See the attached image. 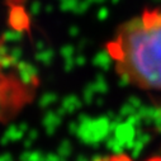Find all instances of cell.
I'll list each match as a JSON object with an SVG mask.
<instances>
[{"label": "cell", "mask_w": 161, "mask_h": 161, "mask_svg": "<svg viewBox=\"0 0 161 161\" xmlns=\"http://www.w3.org/2000/svg\"><path fill=\"white\" fill-rule=\"evenodd\" d=\"M95 161H136V160L133 157L126 155V153H114V155L99 157ZM145 161H161V157H152V158H147Z\"/></svg>", "instance_id": "3"}, {"label": "cell", "mask_w": 161, "mask_h": 161, "mask_svg": "<svg viewBox=\"0 0 161 161\" xmlns=\"http://www.w3.org/2000/svg\"><path fill=\"white\" fill-rule=\"evenodd\" d=\"M25 99V89L0 71V117L17 110Z\"/></svg>", "instance_id": "2"}, {"label": "cell", "mask_w": 161, "mask_h": 161, "mask_svg": "<svg viewBox=\"0 0 161 161\" xmlns=\"http://www.w3.org/2000/svg\"><path fill=\"white\" fill-rule=\"evenodd\" d=\"M118 74L137 88L161 90V10L126 22L108 45Z\"/></svg>", "instance_id": "1"}]
</instances>
